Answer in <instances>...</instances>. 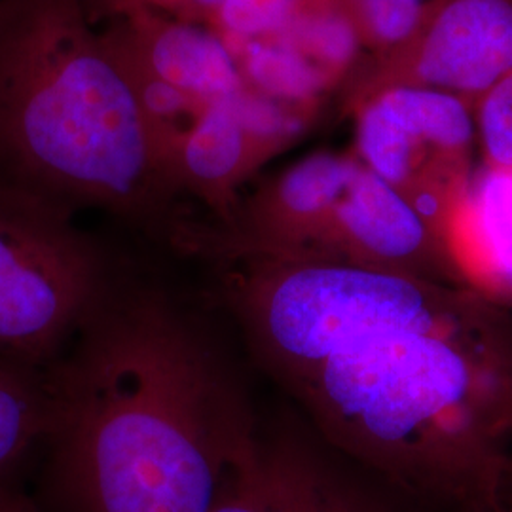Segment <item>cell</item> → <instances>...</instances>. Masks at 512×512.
I'll list each match as a JSON object with an SVG mask.
<instances>
[{
	"label": "cell",
	"instance_id": "9",
	"mask_svg": "<svg viewBox=\"0 0 512 512\" xmlns=\"http://www.w3.org/2000/svg\"><path fill=\"white\" fill-rule=\"evenodd\" d=\"M279 150L256 128L245 88L203 107L171 150L169 175L177 192L200 196L224 219L238 203L239 186Z\"/></svg>",
	"mask_w": 512,
	"mask_h": 512
},
{
	"label": "cell",
	"instance_id": "16",
	"mask_svg": "<svg viewBox=\"0 0 512 512\" xmlns=\"http://www.w3.org/2000/svg\"><path fill=\"white\" fill-rule=\"evenodd\" d=\"M476 103V139L484 164L512 169V73Z\"/></svg>",
	"mask_w": 512,
	"mask_h": 512
},
{
	"label": "cell",
	"instance_id": "14",
	"mask_svg": "<svg viewBox=\"0 0 512 512\" xmlns=\"http://www.w3.org/2000/svg\"><path fill=\"white\" fill-rule=\"evenodd\" d=\"M361 42L380 54H397L420 33L437 8L427 0H340Z\"/></svg>",
	"mask_w": 512,
	"mask_h": 512
},
{
	"label": "cell",
	"instance_id": "11",
	"mask_svg": "<svg viewBox=\"0 0 512 512\" xmlns=\"http://www.w3.org/2000/svg\"><path fill=\"white\" fill-rule=\"evenodd\" d=\"M126 18V27L110 35L165 84L202 103L220 101L247 88L238 55L217 33L160 18L148 8Z\"/></svg>",
	"mask_w": 512,
	"mask_h": 512
},
{
	"label": "cell",
	"instance_id": "2",
	"mask_svg": "<svg viewBox=\"0 0 512 512\" xmlns=\"http://www.w3.org/2000/svg\"><path fill=\"white\" fill-rule=\"evenodd\" d=\"M289 393L319 437L410 501L503 505L512 444V319L385 338Z\"/></svg>",
	"mask_w": 512,
	"mask_h": 512
},
{
	"label": "cell",
	"instance_id": "7",
	"mask_svg": "<svg viewBox=\"0 0 512 512\" xmlns=\"http://www.w3.org/2000/svg\"><path fill=\"white\" fill-rule=\"evenodd\" d=\"M408 501L325 440L256 427L211 512H410Z\"/></svg>",
	"mask_w": 512,
	"mask_h": 512
},
{
	"label": "cell",
	"instance_id": "5",
	"mask_svg": "<svg viewBox=\"0 0 512 512\" xmlns=\"http://www.w3.org/2000/svg\"><path fill=\"white\" fill-rule=\"evenodd\" d=\"M103 304V266L73 213L0 186V359L48 368Z\"/></svg>",
	"mask_w": 512,
	"mask_h": 512
},
{
	"label": "cell",
	"instance_id": "8",
	"mask_svg": "<svg viewBox=\"0 0 512 512\" xmlns=\"http://www.w3.org/2000/svg\"><path fill=\"white\" fill-rule=\"evenodd\" d=\"M384 59L370 88L410 84L478 101L512 73V0H444Z\"/></svg>",
	"mask_w": 512,
	"mask_h": 512
},
{
	"label": "cell",
	"instance_id": "15",
	"mask_svg": "<svg viewBox=\"0 0 512 512\" xmlns=\"http://www.w3.org/2000/svg\"><path fill=\"white\" fill-rule=\"evenodd\" d=\"M306 0H222L213 12L222 33L239 42L283 35Z\"/></svg>",
	"mask_w": 512,
	"mask_h": 512
},
{
	"label": "cell",
	"instance_id": "3",
	"mask_svg": "<svg viewBox=\"0 0 512 512\" xmlns=\"http://www.w3.org/2000/svg\"><path fill=\"white\" fill-rule=\"evenodd\" d=\"M0 186L147 219L177 188L86 0H0Z\"/></svg>",
	"mask_w": 512,
	"mask_h": 512
},
{
	"label": "cell",
	"instance_id": "10",
	"mask_svg": "<svg viewBox=\"0 0 512 512\" xmlns=\"http://www.w3.org/2000/svg\"><path fill=\"white\" fill-rule=\"evenodd\" d=\"M442 238L465 289L497 308L512 304V169L482 164L473 171Z\"/></svg>",
	"mask_w": 512,
	"mask_h": 512
},
{
	"label": "cell",
	"instance_id": "17",
	"mask_svg": "<svg viewBox=\"0 0 512 512\" xmlns=\"http://www.w3.org/2000/svg\"><path fill=\"white\" fill-rule=\"evenodd\" d=\"M0 512H40V509L35 499L14 488V484H0Z\"/></svg>",
	"mask_w": 512,
	"mask_h": 512
},
{
	"label": "cell",
	"instance_id": "13",
	"mask_svg": "<svg viewBox=\"0 0 512 512\" xmlns=\"http://www.w3.org/2000/svg\"><path fill=\"white\" fill-rule=\"evenodd\" d=\"M239 67L247 86L291 101H306L321 90L327 74L283 37L241 42Z\"/></svg>",
	"mask_w": 512,
	"mask_h": 512
},
{
	"label": "cell",
	"instance_id": "1",
	"mask_svg": "<svg viewBox=\"0 0 512 512\" xmlns=\"http://www.w3.org/2000/svg\"><path fill=\"white\" fill-rule=\"evenodd\" d=\"M46 368L40 512H211L256 423L217 353L158 293L101 304Z\"/></svg>",
	"mask_w": 512,
	"mask_h": 512
},
{
	"label": "cell",
	"instance_id": "12",
	"mask_svg": "<svg viewBox=\"0 0 512 512\" xmlns=\"http://www.w3.org/2000/svg\"><path fill=\"white\" fill-rule=\"evenodd\" d=\"M50 395L46 368L0 359V484L44 440Z\"/></svg>",
	"mask_w": 512,
	"mask_h": 512
},
{
	"label": "cell",
	"instance_id": "6",
	"mask_svg": "<svg viewBox=\"0 0 512 512\" xmlns=\"http://www.w3.org/2000/svg\"><path fill=\"white\" fill-rule=\"evenodd\" d=\"M475 139V110L433 88H370L357 109L355 158L397 188L439 236L473 173Z\"/></svg>",
	"mask_w": 512,
	"mask_h": 512
},
{
	"label": "cell",
	"instance_id": "4",
	"mask_svg": "<svg viewBox=\"0 0 512 512\" xmlns=\"http://www.w3.org/2000/svg\"><path fill=\"white\" fill-rule=\"evenodd\" d=\"M224 264L228 306L256 361L287 391L366 344L465 327L503 310L463 287L412 275L325 262Z\"/></svg>",
	"mask_w": 512,
	"mask_h": 512
},
{
	"label": "cell",
	"instance_id": "18",
	"mask_svg": "<svg viewBox=\"0 0 512 512\" xmlns=\"http://www.w3.org/2000/svg\"><path fill=\"white\" fill-rule=\"evenodd\" d=\"M486 512H512V511H507V509H505V507H503V505H499V507H495V509H492V511H486Z\"/></svg>",
	"mask_w": 512,
	"mask_h": 512
}]
</instances>
